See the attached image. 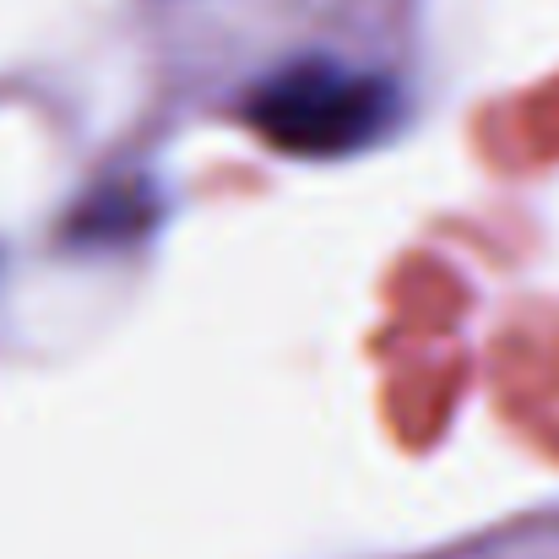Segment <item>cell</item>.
<instances>
[{
  "label": "cell",
  "instance_id": "cell-1",
  "mask_svg": "<svg viewBox=\"0 0 559 559\" xmlns=\"http://www.w3.org/2000/svg\"><path fill=\"white\" fill-rule=\"evenodd\" d=\"M396 115L402 93L391 76L326 55L288 60L245 98L250 131L288 158H354L396 131Z\"/></svg>",
  "mask_w": 559,
  "mask_h": 559
}]
</instances>
